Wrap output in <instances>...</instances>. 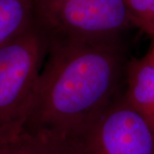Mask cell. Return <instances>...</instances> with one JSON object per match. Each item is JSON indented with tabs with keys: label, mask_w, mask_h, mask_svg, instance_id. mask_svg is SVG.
I'll return each instance as SVG.
<instances>
[{
	"label": "cell",
	"mask_w": 154,
	"mask_h": 154,
	"mask_svg": "<svg viewBox=\"0 0 154 154\" xmlns=\"http://www.w3.org/2000/svg\"><path fill=\"white\" fill-rule=\"evenodd\" d=\"M48 42L23 132L77 139L124 93L121 39Z\"/></svg>",
	"instance_id": "obj_1"
},
{
	"label": "cell",
	"mask_w": 154,
	"mask_h": 154,
	"mask_svg": "<svg viewBox=\"0 0 154 154\" xmlns=\"http://www.w3.org/2000/svg\"><path fill=\"white\" fill-rule=\"evenodd\" d=\"M48 47L33 22L0 48V143L9 145L23 132Z\"/></svg>",
	"instance_id": "obj_2"
},
{
	"label": "cell",
	"mask_w": 154,
	"mask_h": 154,
	"mask_svg": "<svg viewBox=\"0 0 154 154\" xmlns=\"http://www.w3.org/2000/svg\"><path fill=\"white\" fill-rule=\"evenodd\" d=\"M33 22L48 40L120 38L132 22L122 0H31Z\"/></svg>",
	"instance_id": "obj_3"
},
{
	"label": "cell",
	"mask_w": 154,
	"mask_h": 154,
	"mask_svg": "<svg viewBox=\"0 0 154 154\" xmlns=\"http://www.w3.org/2000/svg\"><path fill=\"white\" fill-rule=\"evenodd\" d=\"M83 154H154V134L124 93L77 138Z\"/></svg>",
	"instance_id": "obj_4"
},
{
	"label": "cell",
	"mask_w": 154,
	"mask_h": 154,
	"mask_svg": "<svg viewBox=\"0 0 154 154\" xmlns=\"http://www.w3.org/2000/svg\"><path fill=\"white\" fill-rule=\"evenodd\" d=\"M124 97L154 134V67L146 57L128 63Z\"/></svg>",
	"instance_id": "obj_5"
},
{
	"label": "cell",
	"mask_w": 154,
	"mask_h": 154,
	"mask_svg": "<svg viewBox=\"0 0 154 154\" xmlns=\"http://www.w3.org/2000/svg\"><path fill=\"white\" fill-rule=\"evenodd\" d=\"M7 154H83L76 139L46 133L22 132L7 145Z\"/></svg>",
	"instance_id": "obj_6"
},
{
	"label": "cell",
	"mask_w": 154,
	"mask_h": 154,
	"mask_svg": "<svg viewBox=\"0 0 154 154\" xmlns=\"http://www.w3.org/2000/svg\"><path fill=\"white\" fill-rule=\"evenodd\" d=\"M31 0H0V48L33 24Z\"/></svg>",
	"instance_id": "obj_7"
},
{
	"label": "cell",
	"mask_w": 154,
	"mask_h": 154,
	"mask_svg": "<svg viewBox=\"0 0 154 154\" xmlns=\"http://www.w3.org/2000/svg\"><path fill=\"white\" fill-rule=\"evenodd\" d=\"M132 24L154 37V0H122Z\"/></svg>",
	"instance_id": "obj_8"
},
{
	"label": "cell",
	"mask_w": 154,
	"mask_h": 154,
	"mask_svg": "<svg viewBox=\"0 0 154 154\" xmlns=\"http://www.w3.org/2000/svg\"><path fill=\"white\" fill-rule=\"evenodd\" d=\"M146 59L148 61L149 63L152 66L154 67V45L153 46H152V50L150 51L148 55L146 57Z\"/></svg>",
	"instance_id": "obj_9"
},
{
	"label": "cell",
	"mask_w": 154,
	"mask_h": 154,
	"mask_svg": "<svg viewBox=\"0 0 154 154\" xmlns=\"http://www.w3.org/2000/svg\"><path fill=\"white\" fill-rule=\"evenodd\" d=\"M0 154H7V145L0 143Z\"/></svg>",
	"instance_id": "obj_10"
}]
</instances>
